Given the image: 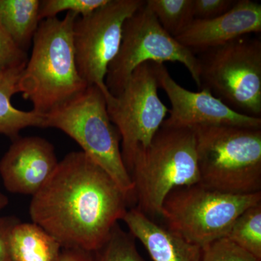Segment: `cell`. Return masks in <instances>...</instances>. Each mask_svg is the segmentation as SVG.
Listing matches in <instances>:
<instances>
[{
  "label": "cell",
  "mask_w": 261,
  "mask_h": 261,
  "mask_svg": "<svg viewBox=\"0 0 261 261\" xmlns=\"http://www.w3.org/2000/svg\"><path fill=\"white\" fill-rule=\"evenodd\" d=\"M129 199L84 152H72L58 163L44 186L33 196V223L63 248L97 252L123 219Z\"/></svg>",
  "instance_id": "6da1fadb"
},
{
  "label": "cell",
  "mask_w": 261,
  "mask_h": 261,
  "mask_svg": "<svg viewBox=\"0 0 261 261\" xmlns=\"http://www.w3.org/2000/svg\"><path fill=\"white\" fill-rule=\"evenodd\" d=\"M78 15L44 19L32 42V51L20 80V93L34 112L46 115L88 87L75 63L73 25Z\"/></svg>",
  "instance_id": "7a4b0ae2"
},
{
  "label": "cell",
  "mask_w": 261,
  "mask_h": 261,
  "mask_svg": "<svg viewBox=\"0 0 261 261\" xmlns=\"http://www.w3.org/2000/svg\"><path fill=\"white\" fill-rule=\"evenodd\" d=\"M127 169L137 208L147 216H161L163 201L173 189L200 183L195 130L161 126L151 143L137 151Z\"/></svg>",
  "instance_id": "3957f363"
},
{
  "label": "cell",
  "mask_w": 261,
  "mask_h": 261,
  "mask_svg": "<svg viewBox=\"0 0 261 261\" xmlns=\"http://www.w3.org/2000/svg\"><path fill=\"white\" fill-rule=\"evenodd\" d=\"M193 128L200 184L226 193L261 192V128Z\"/></svg>",
  "instance_id": "277c9868"
},
{
  "label": "cell",
  "mask_w": 261,
  "mask_h": 261,
  "mask_svg": "<svg viewBox=\"0 0 261 261\" xmlns=\"http://www.w3.org/2000/svg\"><path fill=\"white\" fill-rule=\"evenodd\" d=\"M44 117V127L57 128L69 136L129 200L135 196V185L120 147L121 137L110 118L106 98L100 89L89 86Z\"/></svg>",
  "instance_id": "5b68a950"
},
{
  "label": "cell",
  "mask_w": 261,
  "mask_h": 261,
  "mask_svg": "<svg viewBox=\"0 0 261 261\" xmlns=\"http://www.w3.org/2000/svg\"><path fill=\"white\" fill-rule=\"evenodd\" d=\"M261 202V192L231 194L197 183L170 192L161 207L167 227L200 248L225 238L235 220Z\"/></svg>",
  "instance_id": "8992f818"
},
{
  "label": "cell",
  "mask_w": 261,
  "mask_h": 261,
  "mask_svg": "<svg viewBox=\"0 0 261 261\" xmlns=\"http://www.w3.org/2000/svg\"><path fill=\"white\" fill-rule=\"evenodd\" d=\"M200 88L242 114L260 118L261 42L243 37L203 51Z\"/></svg>",
  "instance_id": "52a82bcc"
},
{
  "label": "cell",
  "mask_w": 261,
  "mask_h": 261,
  "mask_svg": "<svg viewBox=\"0 0 261 261\" xmlns=\"http://www.w3.org/2000/svg\"><path fill=\"white\" fill-rule=\"evenodd\" d=\"M148 62L181 63L200 88L198 58L164 30L145 2L123 24L121 47L106 77V85L111 95L119 93L134 70Z\"/></svg>",
  "instance_id": "ba28073f"
},
{
  "label": "cell",
  "mask_w": 261,
  "mask_h": 261,
  "mask_svg": "<svg viewBox=\"0 0 261 261\" xmlns=\"http://www.w3.org/2000/svg\"><path fill=\"white\" fill-rule=\"evenodd\" d=\"M159 88L155 65L148 62L137 67L121 92L106 100L108 115L121 137L126 168L137 151L151 143L169 113Z\"/></svg>",
  "instance_id": "9c48e42d"
},
{
  "label": "cell",
  "mask_w": 261,
  "mask_h": 261,
  "mask_svg": "<svg viewBox=\"0 0 261 261\" xmlns=\"http://www.w3.org/2000/svg\"><path fill=\"white\" fill-rule=\"evenodd\" d=\"M145 3L108 0L93 13L75 20L73 46L79 73L88 87L100 89L106 100L112 95L106 87V77L121 47L123 24Z\"/></svg>",
  "instance_id": "30bf717a"
},
{
  "label": "cell",
  "mask_w": 261,
  "mask_h": 261,
  "mask_svg": "<svg viewBox=\"0 0 261 261\" xmlns=\"http://www.w3.org/2000/svg\"><path fill=\"white\" fill-rule=\"evenodd\" d=\"M159 87L171 102L169 116L162 126L193 128L199 126H231L261 128V118L237 112L211 93L187 90L173 80L163 63H154Z\"/></svg>",
  "instance_id": "8fae6325"
},
{
  "label": "cell",
  "mask_w": 261,
  "mask_h": 261,
  "mask_svg": "<svg viewBox=\"0 0 261 261\" xmlns=\"http://www.w3.org/2000/svg\"><path fill=\"white\" fill-rule=\"evenodd\" d=\"M0 161V176L11 193H37L58 166L54 146L39 137H18Z\"/></svg>",
  "instance_id": "7c38bea8"
},
{
  "label": "cell",
  "mask_w": 261,
  "mask_h": 261,
  "mask_svg": "<svg viewBox=\"0 0 261 261\" xmlns=\"http://www.w3.org/2000/svg\"><path fill=\"white\" fill-rule=\"evenodd\" d=\"M261 32V5L239 0L224 14L209 20H194L176 39L185 47L205 51L247 34Z\"/></svg>",
  "instance_id": "4fadbf2b"
},
{
  "label": "cell",
  "mask_w": 261,
  "mask_h": 261,
  "mask_svg": "<svg viewBox=\"0 0 261 261\" xmlns=\"http://www.w3.org/2000/svg\"><path fill=\"white\" fill-rule=\"evenodd\" d=\"M123 221L153 261H201L202 250L169 228L160 226L138 208L127 211Z\"/></svg>",
  "instance_id": "5bb4252c"
},
{
  "label": "cell",
  "mask_w": 261,
  "mask_h": 261,
  "mask_svg": "<svg viewBox=\"0 0 261 261\" xmlns=\"http://www.w3.org/2000/svg\"><path fill=\"white\" fill-rule=\"evenodd\" d=\"M11 261H58L62 247L56 238L34 223H20L10 233Z\"/></svg>",
  "instance_id": "9a60e30c"
},
{
  "label": "cell",
  "mask_w": 261,
  "mask_h": 261,
  "mask_svg": "<svg viewBox=\"0 0 261 261\" xmlns=\"http://www.w3.org/2000/svg\"><path fill=\"white\" fill-rule=\"evenodd\" d=\"M25 65L0 73V134L15 140L27 127L44 128V115L23 111L12 105L14 94L20 92V80Z\"/></svg>",
  "instance_id": "2e32d148"
},
{
  "label": "cell",
  "mask_w": 261,
  "mask_h": 261,
  "mask_svg": "<svg viewBox=\"0 0 261 261\" xmlns=\"http://www.w3.org/2000/svg\"><path fill=\"white\" fill-rule=\"evenodd\" d=\"M39 0H0V23L20 49L27 51L39 28Z\"/></svg>",
  "instance_id": "e0dca14e"
},
{
  "label": "cell",
  "mask_w": 261,
  "mask_h": 261,
  "mask_svg": "<svg viewBox=\"0 0 261 261\" xmlns=\"http://www.w3.org/2000/svg\"><path fill=\"white\" fill-rule=\"evenodd\" d=\"M146 5L161 27L173 37H178L195 20L193 0H148Z\"/></svg>",
  "instance_id": "ac0fdd59"
},
{
  "label": "cell",
  "mask_w": 261,
  "mask_h": 261,
  "mask_svg": "<svg viewBox=\"0 0 261 261\" xmlns=\"http://www.w3.org/2000/svg\"><path fill=\"white\" fill-rule=\"evenodd\" d=\"M225 238L261 261V202L238 216Z\"/></svg>",
  "instance_id": "d6986e66"
},
{
  "label": "cell",
  "mask_w": 261,
  "mask_h": 261,
  "mask_svg": "<svg viewBox=\"0 0 261 261\" xmlns=\"http://www.w3.org/2000/svg\"><path fill=\"white\" fill-rule=\"evenodd\" d=\"M94 253V261H145L137 250L135 238L123 231L118 223L106 243Z\"/></svg>",
  "instance_id": "ffe728a7"
},
{
  "label": "cell",
  "mask_w": 261,
  "mask_h": 261,
  "mask_svg": "<svg viewBox=\"0 0 261 261\" xmlns=\"http://www.w3.org/2000/svg\"><path fill=\"white\" fill-rule=\"evenodd\" d=\"M108 0H43L39 6V19L55 18L66 11L80 16H87L107 3Z\"/></svg>",
  "instance_id": "44dd1931"
},
{
  "label": "cell",
  "mask_w": 261,
  "mask_h": 261,
  "mask_svg": "<svg viewBox=\"0 0 261 261\" xmlns=\"http://www.w3.org/2000/svg\"><path fill=\"white\" fill-rule=\"evenodd\" d=\"M202 250L201 261H260L226 238L219 239Z\"/></svg>",
  "instance_id": "7402d4cb"
},
{
  "label": "cell",
  "mask_w": 261,
  "mask_h": 261,
  "mask_svg": "<svg viewBox=\"0 0 261 261\" xmlns=\"http://www.w3.org/2000/svg\"><path fill=\"white\" fill-rule=\"evenodd\" d=\"M27 53L17 45L0 23V73L27 65Z\"/></svg>",
  "instance_id": "603a6c76"
},
{
  "label": "cell",
  "mask_w": 261,
  "mask_h": 261,
  "mask_svg": "<svg viewBox=\"0 0 261 261\" xmlns=\"http://www.w3.org/2000/svg\"><path fill=\"white\" fill-rule=\"evenodd\" d=\"M234 0H193L195 20H209L217 18L231 9Z\"/></svg>",
  "instance_id": "cb8c5ba5"
},
{
  "label": "cell",
  "mask_w": 261,
  "mask_h": 261,
  "mask_svg": "<svg viewBox=\"0 0 261 261\" xmlns=\"http://www.w3.org/2000/svg\"><path fill=\"white\" fill-rule=\"evenodd\" d=\"M18 220L9 217H0V261L10 260L9 240L12 228Z\"/></svg>",
  "instance_id": "d4e9b609"
},
{
  "label": "cell",
  "mask_w": 261,
  "mask_h": 261,
  "mask_svg": "<svg viewBox=\"0 0 261 261\" xmlns=\"http://www.w3.org/2000/svg\"><path fill=\"white\" fill-rule=\"evenodd\" d=\"M58 261H94V257L92 252L76 249L63 248Z\"/></svg>",
  "instance_id": "484cf974"
},
{
  "label": "cell",
  "mask_w": 261,
  "mask_h": 261,
  "mask_svg": "<svg viewBox=\"0 0 261 261\" xmlns=\"http://www.w3.org/2000/svg\"><path fill=\"white\" fill-rule=\"evenodd\" d=\"M8 202H9V200H8V197L0 192V211L3 210L8 205Z\"/></svg>",
  "instance_id": "4316f807"
}]
</instances>
